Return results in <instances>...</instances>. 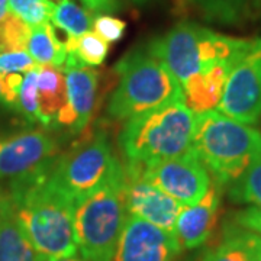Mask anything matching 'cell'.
I'll use <instances>...</instances> for the list:
<instances>
[{
	"instance_id": "6da1fadb",
	"label": "cell",
	"mask_w": 261,
	"mask_h": 261,
	"mask_svg": "<svg viewBox=\"0 0 261 261\" xmlns=\"http://www.w3.org/2000/svg\"><path fill=\"white\" fill-rule=\"evenodd\" d=\"M53 166L28 177L12 180L6 192L29 241L45 260L79 254L75 200L58 185Z\"/></svg>"
},
{
	"instance_id": "7a4b0ae2",
	"label": "cell",
	"mask_w": 261,
	"mask_h": 261,
	"mask_svg": "<svg viewBox=\"0 0 261 261\" xmlns=\"http://www.w3.org/2000/svg\"><path fill=\"white\" fill-rule=\"evenodd\" d=\"M255 42L257 39L226 37L195 22H178L145 47L183 86L216 67H233Z\"/></svg>"
},
{
	"instance_id": "3957f363",
	"label": "cell",
	"mask_w": 261,
	"mask_h": 261,
	"mask_svg": "<svg viewBox=\"0 0 261 261\" xmlns=\"http://www.w3.org/2000/svg\"><path fill=\"white\" fill-rule=\"evenodd\" d=\"M115 71L119 83L108 103L113 121H129L173 102H185L176 77L147 47L135 48L118 61Z\"/></svg>"
},
{
	"instance_id": "277c9868",
	"label": "cell",
	"mask_w": 261,
	"mask_h": 261,
	"mask_svg": "<svg viewBox=\"0 0 261 261\" xmlns=\"http://www.w3.org/2000/svg\"><path fill=\"white\" fill-rule=\"evenodd\" d=\"M197 113L173 102L126 121L119 145L126 163L152 164L193 154Z\"/></svg>"
},
{
	"instance_id": "5b68a950",
	"label": "cell",
	"mask_w": 261,
	"mask_h": 261,
	"mask_svg": "<svg viewBox=\"0 0 261 261\" xmlns=\"http://www.w3.org/2000/svg\"><path fill=\"white\" fill-rule=\"evenodd\" d=\"M193 154L218 185H231L261 155V132L216 109L197 113Z\"/></svg>"
},
{
	"instance_id": "8992f818",
	"label": "cell",
	"mask_w": 261,
	"mask_h": 261,
	"mask_svg": "<svg viewBox=\"0 0 261 261\" xmlns=\"http://www.w3.org/2000/svg\"><path fill=\"white\" fill-rule=\"evenodd\" d=\"M123 166L93 193L75 202L77 252L84 261H113L126 218Z\"/></svg>"
},
{
	"instance_id": "52a82bcc",
	"label": "cell",
	"mask_w": 261,
	"mask_h": 261,
	"mask_svg": "<svg viewBox=\"0 0 261 261\" xmlns=\"http://www.w3.org/2000/svg\"><path fill=\"white\" fill-rule=\"evenodd\" d=\"M121 168V161L115 157L106 132L99 129L57 157L53 174L77 202L102 187Z\"/></svg>"
},
{
	"instance_id": "ba28073f",
	"label": "cell",
	"mask_w": 261,
	"mask_h": 261,
	"mask_svg": "<svg viewBox=\"0 0 261 261\" xmlns=\"http://www.w3.org/2000/svg\"><path fill=\"white\" fill-rule=\"evenodd\" d=\"M216 111L254 126L261 119V38L233 65Z\"/></svg>"
},
{
	"instance_id": "9c48e42d",
	"label": "cell",
	"mask_w": 261,
	"mask_h": 261,
	"mask_svg": "<svg viewBox=\"0 0 261 261\" xmlns=\"http://www.w3.org/2000/svg\"><path fill=\"white\" fill-rule=\"evenodd\" d=\"M134 164L144 177L183 206L197 203L212 185L211 173L195 154L152 164Z\"/></svg>"
},
{
	"instance_id": "30bf717a",
	"label": "cell",
	"mask_w": 261,
	"mask_h": 261,
	"mask_svg": "<svg viewBox=\"0 0 261 261\" xmlns=\"http://www.w3.org/2000/svg\"><path fill=\"white\" fill-rule=\"evenodd\" d=\"M57 157L56 138L44 130H27L0 140V178L28 177L53 166Z\"/></svg>"
},
{
	"instance_id": "8fae6325",
	"label": "cell",
	"mask_w": 261,
	"mask_h": 261,
	"mask_svg": "<svg viewBox=\"0 0 261 261\" xmlns=\"http://www.w3.org/2000/svg\"><path fill=\"white\" fill-rule=\"evenodd\" d=\"M123 196L126 212L164 231L173 232L176 219L183 205L144 177L137 164L126 163V166H123Z\"/></svg>"
},
{
	"instance_id": "7c38bea8",
	"label": "cell",
	"mask_w": 261,
	"mask_h": 261,
	"mask_svg": "<svg viewBox=\"0 0 261 261\" xmlns=\"http://www.w3.org/2000/svg\"><path fill=\"white\" fill-rule=\"evenodd\" d=\"M63 71L67 86V103L58 113L56 125L73 134H80L86 129L93 116L97 100L99 73L70 53L67 54Z\"/></svg>"
},
{
	"instance_id": "4fadbf2b",
	"label": "cell",
	"mask_w": 261,
	"mask_h": 261,
	"mask_svg": "<svg viewBox=\"0 0 261 261\" xmlns=\"http://www.w3.org/2000/svg\"><path fill=\"white\" fill-rule=\"evenodd\" d=\"M180 252L174 233L126 212L113 261H174Z\"/></svg>"
},
{
	"instance_id": "5bb4252c",
	"label": "cell",
	"mask_w": 261,
	"mask_h": 261,
	"mask_svg": "<svg viewBox=\"0 0 261 261\" xmlns=\"http://www.w3.org/2000/svg\"><path fill=\"white\" fill-rule=\"evenodd\" d=\"M221 189L222 186L214 180L206 195L197 203L181 207L173 228L181 251L203 245L212 235L221 206Z\"/></svg>"
},
{
	"instance_id": "9a60e30c",
	"label": "cell",
	"mask_w": 261,
	"mask_h": 261,
	"mask_svg": "<svg viewBox=\"0 0 261 261\" xmlns=\"http://www.w3.org/2000/svg\"><path fill=\"white\" fill-rule=\"evenodd\" d=\"M0 261H45L29 241L6 192H0Z\"/></svg>"
},
{
	"instance_id": "2e32d148",
	"label": "cell",
	"mask_w": 261,
	"mask_h": 261,
	"mask_svg": "<svg viewBox=\"0 0 261 261\" xmlns=\"http://www.w3.org/2000/svg\"><path fill=\"white\" fill-rule=\"evenodd\" d=\"M231 70L232 67L221 65L209 73L196 75L183 84L181 89L187 108L195 113H203L218 108Z\"/></svg>"
},
{
	"instance_id": "e0dca14e",
	"label": "cell",
	"mask_w": 261,
	"mask_h": 261,
	"mask_svg": "<svg viewBox=\"0 0 261 261\" xmlns=\"http://www.w3.org/2000/svg\"><path fill=\"white\" fill-rule=\"evenodd\" d=\"M202 261H261V237L237 224L225 226L222 241Z\"/></svg>"
},
{
	"instance_id": "ac0fdd59",
	"label": "cell",
	"mask_w": 261,
	"mask_h": 261,
	"mask_svg": "<svg viewBox=\"0 0 261 261\" xmlns=\"http://www.w3.org/2000/svg\"><path fill=\"white\" fill-rule=\"evenodd\" d=\"M38 102L41 125L47 129L56 128L57 116L67 103V86L63 68L54 65H39Z\"/></svg>"
},
{
	"instance_id": "d6986e66",
	"label": "cell",
	"mask_w": 261,
	"mask_h": 261,
	"mask_svg": "<svg viewBox=\"0 0 261 261\" xmlns=\"http://www.w3.org/2000/svg\"><path fill=\"white\" fill-rule=\"evenodd\" d=\"M28 53L38 65H54L63 68L67 60L65 41H61L56 27L49 22L31 28L28 39Z\"/></svg>"
},
{
	"instance_id": "ffe728a7",
	"label": "cell",
	"mask_w": 261,
	"mask_h": 261,
	"mask_svg": "<svg viewBox=\"0 0 261 261\" xmlns=\"http://www.w3.org/2000/svg\"><path fill=\"white\" fill-rule=\"evenodd\" d=\"M93 15L80 8L73 0H60L53 15V25L67 34V38H79L93 27Z\"/></svg>"
},
{
	"instance_id": "44dd1931",
	"label": "cell",
	"mask_w": 261,
	"mask_h": 261,
	"mask_svg": "<svg viewBox=\"0 0 261 261\" xmlns=\"http://www.w3.org/2000/svg\"><path fill=\"white\" fill-rule=\"evenodd\" d=\"M229 199L261 209V155L245 168L243 174L228 185Z\"/></svg>"
},
{
	"instance_id": "7402d4cb",
	"label": "cell",
	"mask_w": 261,
	"mask_h": 261,
	"mask_svg": "<svg viewBox=\"0 0 261 261\" xmlns=\"http://www.w3.org/2000/svg\"><path fill=\"white\" fill-rule=\"evenodd\" d=\"M67 54H74L82 63L90 67H99L106 60L109 53V44L96 32H87L79 38L65 39Z\"/></svg>"
},
{
	"instance_id": "603a6c76",
	"label": "cell",
	"mask_w": 261,
	"mask_h": 261,
	"mask_svg": "<svg viewBox=\"0 0 261 261\" xmlns=\"http://www.w3.org/2000/svg\"><path fill=\"white\" fill-rule=\"evenodd\" d=\"M31 35V27L13 13L0 20V51H25Z\"/></svg>"
},
{
	"instance_id": "cb8c5ba5",
	"label": "cell",
	"mask_w": 261,
	"mask_h": 261,
	"mask_svg": "<svg viewBox=\"0 0 261 261\" xmlns=\"http://www.w3.org/2000/svg\"><path fill=\"white\" fill-rule=\"evenodd\" d=\"M56 9L51 0H9V12L16 15L29 27L49 23Z\"/></svg>"
},
{
	"instance_id": "d4e9b609",
	"label": "cell",
	"mask_w": 261,
	"mask_h": 261,
	"mask_svg": "<svg viewBox=\"0 0 261 261\" xmlns=\"http://www.w3.org/2000/svg\"><path fill=\"white\" fill-rule=\"evenodd\" d=\"M38 70L39 65L23 74V82L19 90L15 111H18L28 122L41 123V112L38 102Z\"/></svg>"
},
{
	"instance_id": "484cf974",
	"label": "cell",
	"mask_w": 261,
	"mask_h": 261,
	"mask_svg": "<svg viewBox=\"0 0 261 261\" xmlns=\"http://www.w3.org/2000/svg\"><path fill=\"white\" fill-rule=\"evenodd\" d=\"M205 15L216 19H235L252 0H190Z\"/></svg>"
},
{
	"instance_id": "4316f807",
	"label": "cell",
	"mask_w": 261,
	"mask_h": 261,
	"mask_svg": "<svg viewBox=\"0 0 261 261\" xmlns=\"http://www.w3.org/2000/svg\"><path fill=\"white\" fill-rule=\"evenodd\" d=\"M38 64L27 51H10L0 53V75L10 73H28L37 68Z\"/></svg>"
},
{
	"instance_id": "83f0119b",
	"label": "cell",
	"mask_w": 261,
	"mask_h": 261,
	"mask_svg": "<svg viewBox=\"0 0 261 261\" xmlns=\"http://www.w3.org/2000/svg\"><path fill=\"white\" fill-rule=\"evenodd\" d=\"M93 28L94 32L109 44L122 39L126 25L122 19L115 18L112 15H97L93 19Z\"/></svg>"
},
{
	"instance_id": "f1b7e54d",
	"label": "cell",
	"mask_w": 261,
	"mask_h": 261,
	"mask_svg": "<svg viewBox=\"0 0 261 261\" xmlns=\"http://www.w3.org/2000/svg\"><path fill=\"white\" fill-rule=\"evenodd\" d=\"M22 82H23V74H20V73H10V74L0 75L2 102H3L5 106L15 109Z\"/></svg>"
},
{
	"instance_id": "f546056e",
	"label": "cell",
	"mask_w": 261,
	"mask_h": 261,
	"mask_svg": "<svg viewBox=\"0 0 261 261\" xmlns=\"http://www.w3.org/2000/svg\"><path fill=\"white\" fill-rule=\"evenodd\" d=\"M233 224L240 225L248 231L258 233L261 237V209L250 206L247 209L238 211L233 215Z\"/></svg>"
},
{
	"instance_id": "4dcf8cb0",
	"label": "cell",
	"mask_w": 261,
	"mask_h": 261,
	"mask_svg": "<svg viewBox=\"0 0 261 261\" xmlns=\"http://www.w3.org/2000/svg\"><path fill=\"white\" fill-rule=\"evenodd\" d=\"M83 5L92 13L111 15L121 9L119 0H82Z\"/></svg>"
},
{
	"instance_id": "1f68e13d",
	"label": "cell",
	"mask_w": 261,
	"mask_h": 261,
	"mask_svg": "<svg viewBox=\"0 0 261 261\" xmlns=\"http://www.w3.org/2000/svg\"><path fill=\"white\" fill-rule=\"evenodd\" d=\"M9 13V0H0V20Z\"/></svg>"
},
{
	"instance_id": "d6a6232c",
	"label": "cell",
	"mask_w": 261,
	"mask_h": 261,
	"mask_svg": "<svg viewBox=\"0 0 261 261\" xmlns=\"http://www.w3.org/2000/svg\"><path fill=\"white\" fill-rule=\"evenodd\" d=\"M45 261H84L79 254H74L71 257H63V258H56V260H45Z\"/></svg>"
},
{
	"instance_id": "836d02e7",
	"label": "cell",
	"mask_w": 261,
	"mask_h": 261,
	"mask_svg": "<svg viewBox=\"0 0 261 261\" xmlns=\"http://www.w3.org/2000/svg\"><path fill=\"white\" fill-rule=\"evenodd\" d=\"M129 2H132L134 5H145V3H148V2H151V0H129Z\"/></svg>"
},
{
	"instance_id": "e575fe53",
	"label": "cell",
	"mask_w": 261,
	"mask_h": 261,
	"mask_svg": "<svg viewBox=\"0 0 261 261\" xmlns=\"http://www.w3.org/2000/svg\"><path fill=\"white\" fill-rule=\"evenodd\" d=\"M0 103H3L2 102V90H0Z\"/></svg>"
},
{
	"instance_id": "d590c367",
	"label": "cell",
	"mask_w": 261,
	"mask_h": 261,
	"mask_svg": "<svg viewBox=\"0 0 261 261\" xmlns=\"http://www.w3.org/2000/svg\"><path fill=\"white\" fill-rule=\"evenodd\" d=\"M51 2H54V0H51ZM57 2H60V0H57Z\"/></svg>"
},
{
	"instance_id": "8d00e7d4",
	"label": "cell",
	"mask_w": 261,
	"mask_h": 261,
	"mask_svg": "<svg viewBox=\"0 0 261 261\" xmlns=\"http://www.w3.org/2000/svg\"><path fill=\"white\" fill-rule=\"evenodd\" d=\"M0 53H2V51H0Z\"/></svg>"
}]
</instances>
